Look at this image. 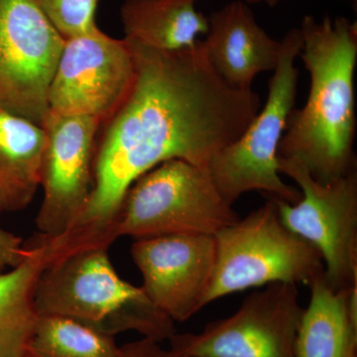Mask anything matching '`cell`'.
<instances>
[{
	"instance_id": "cell-1",
	"label": "cell",
	"mask_w": 357,
	"mask_h": 357,
	"mask_svg": "<svg viewBox=\"0 0 357 357\" xmlns=\"http://www.w3.org/2000/svg\"><path fill=\"white\" fill-rule=\"evenodd\" d=\"M129 43L135 79L126 100L102 123L88 203L60 236L73 248H109L116 239L114 225L122 203L137 178L169 160L208 167L261 109L255 91H238L223 81L202 40L177 52Z\"/></svg>"
},
{
	"instance_id": "cell-2",
	"label": "cell",
	"mask_w": 357,
	"mask_h": 357,
	"mask_svg": "<svg viewBox=\"0 0 357 357\" xmlns=\"http://www.w3.org/2000/svg\"><path fill=\"white\" fill-rule=\"evenodd\" d=\"M299 29L311 84L304 107L291 112L278 157L299 162L326 185L356 170L357 24L344 16L307 15Z\"/></svg>"
},
{
	"instance_id": "cell-3",
	"label": "cell",
	"mask_w": 357,
	"mask_h": 357,
	"mask_svg": "<svg viewBox=\"0 0 357 357\" xmlns=\"http://www.w3.org/2000/svg\"><path fill=\"white\" fill-rule=\"evenodd\" d=\"M107 250L77 249L45 268L34 292L37 316L65 317L112 337L132 331L160 344L170 340L172 319L119 276Z\"/></svg>"
},
{
	"instance_id": "cell-4",
	"label": "cell",
	"mask_w": 357,
	"mask_h": 357,
	"mask_svg": "<svg viewBox=\"0 0 357 357\" xmlns=\"http://www.w3.org/2000/svg\"><path fill=\"white\" fill-rule=\"evenodd\" d=\"M281 42L280 60L270 79L264 107L243 133L218 152L206 167L218 192L229 206L252 191L290 204L302 198L297 188L283 182L278 163L279 145L297 96L299 70L295 61L302 49L299 28L289 30Z\"/></svg>"
},
{
	"instance_id": "cell-5",
	"label": "cell",
	"mask_w": 357,
	"mask_h": 357,
	"mask_svg": "<svg viewBox=\"0 0 357 357\" xmlns=\"http://www.w3.org/2000/svg\"><path fill=\"white\" fill-rule=\"evenodd\" d=\"M217 260L204 307L248 289L305 284L325 271L318 250L281 222L274 199L215 236Z\"/></svg>"
},
{
	"instance_id": "cell-6",
	"label": "cell",
	"mask_w": 357,
	"mask_h": 357,
	"mask_svg": "<svg viewBox=\"0 0 357 357\" xmlns=\"http://www.w3.org/2000/svg\"><path fill=\"white\" fill-rule=\"evenodd\" d=\"M239 220L206 167L169 160L133 183L114 225L116 238L172 234L213 236Z\"/></svg>"
},
{
	"instance_id": "cell-7",
	"label": "cell",
	"mask_w": 357,
	"mask_h": 357,
	"mask_svg": "<svg viewBox=\"0 0 357 357\" xmlns=\"http://www.w3.org/2000/svg\"><path fill=\"white\" fill-rule=\"evenodd\" d=\"M278 163L280 173L292 178L302 192L295 204L274 199L282 223L319 251L333 288L357 287L356 170L323 185L295 160L278 157Z\"/></svg>"
},
{
	"instance_id": "cell-8",
	"label": "cell",
	"mask_w": 357,
	"mask_h": 357,
	"mask_svg": "<svg viewBox=\"0 0 357 357\" xmlns=\"http://www.w3.org/2000/svg\"><path fill=\"white\" fill-rule=\"evenodd\" d=\"M297 286L269 284L202 332L175 333L169 340V357H296L304 312Z\"/></svg>"
},
{
	"instance_id": "cell-9",
	"label": "cell",
	"mask_w": 357,
	"mask_h": 357,
	"mask_svg": "<svg viewBox=\"0 0 357 357\" xmlns=\"http://www.w3.org/2000/svg\"><path fill=\"white\" fill-rule=\"evenodd\" d=\"M65 41L36 0H0V109L41 126Z\"/></svg>"
},
{
	"instance_id": "cell-10",
	"label": "cell",
	"mask_w": 357,
	"mask_h": 357,
	"mask_svg": "<svg viewBox=\"0 0 357 357\" xmlns=\"http://www.w3.org/2000/svg\"><path fill=\"white\" fill-rule=\"evenodd\" d=\"M135 76V56L128 40L112 38L100 29L70 37L49 86V109L105 123L126 100Z\"/></svg>"
},
{
	"instance_id": "cell-11",
	"label": "cell",
	"mask_w": 357,
	"mask_h": 357,
	"mask_svg": "<svg viewBox=\"0 0 357 357\" xmlns=\"http://www.w3.org/2000/svg\"><path fill=\"white\" fill-rule=\"evenodd\" d=\"M100 126L98 119L84 115L50 109L44 115L41 126L47 142L40 180L44 198L35 220L44 238L67 231L88 203Z\"/></svg>"
},
{
	"instance_id": "cell-12",
	"label": "cell",
	"mask_w": 357,
	"mask_h": 357,
	"mask_svg": "<svg viewBox=\"0 0 357 357\" xmlns=\"http://www.w3.org/2000/svg\"><path fill=\"white\" fill-rule=\"evenodd\" d=\"M131 256L142 275L148 299L174 323L188 321L204 307L217 245L213 236L172 234L135 239Z\"/></svg>"
},
{
	"instance_id": "cell-13",
	"label": "cell",
	"mask_w": 357,
	"mask_h": 357,
	"mask_svg": "<svg viewBox=\"0 0 357 357\" xmlns=\"http://www.w3.org/2000/svg\"><path fill=\"white\" fill-rule=\"evenodd\" d=\"M203 44L215 72L231 88L251 91L258 75L278 66L282 42L258 24L243 0L225 4L208 17Z\"/></svg>"
},
{
	"instance_id": "cell-14",
	"label": "cell",
	"mask_w": 357,
	"mask_h": 357,
	"mask_svg": "<svg viewBox=\"0 0 357 357\" xmlns=\"http://www.w3.org/2000/svg\"><path fill=\"white\" fill-rule=\"evenodd\" d=\"M309 287L296 357H357V287L337 290L326 281L325 271Z\"/></svg>"
},
{
	"instance_id": "cell-15",
	"label": "cell",
	"mask_w": 357,
	"mask_h": 357,
	"mask_svg": "<svg viewBox=\"0 0 357 357\" xmlns=\"http://www.w3.org/2000/svg\"><path fill=\"white\" fill-rule=\"evenodd\" d=\"M46 142L40 124L0 109V213L31 204L40 187Z\"/></svg>"
},
{
	"instance_id": "cell-16",
	"label": "cell",
	"mask_w": 357,
	"mask_h": 357,
	"mask_svg": "<svg viewBox=\"0 0 357 357\" xmlns=\"http://www.w3.org/2000/svg\"><path fill=\"white\" fill-rule=\"evenodd\" d=\"M199 0H126L121 16L126 38L154 50L192 48L208 30Z\"/></svg>"
},
{
	"instance_id": "cell-17",
	"label": "cell",
	"mask_w": 357,
	"mask_h": 357,
	"mask_svg": "<svg viewBox=\"0 0 357 357\" xmlns=\"http://www.w3.org/2000/svg\"><path fill=\"white\" fill-rule=\"evenodd\" d=\"M51 262L43 243L28 248L22 262L0 273V357H24L38 318L34 292L40 275Z\"/></svg>"
},
{
	"instance_id": "cell-18",
	"label": "cell",
	"mask_w": 357,
	"mask_h": 357,
	"mask_svg": "<svg viewBox=\"0 0 357 357\" xmlns=\"http://www.w3.org/2000/svg\"><path fill=\"white\" fill-rule=\"evenodd\" d=\"M114 337L60 316H38L26 347L29 357H117Z\"/></svg>"
},
{
	"instance_id": "cell-19",
	"label": "cell",
	"mask_w": 357,
	"mask_h": 357,
	"mask_svg": "<svg viewBox=\"0 0 357 357\" xmlns=\"http://www.w3.org/2000/svg\"><path fill=\"white\" fill-rule=\"evenodd\" d=\"M40 8L65 39L98 29V0H36Z\"/></svg>"
},
{
	"instance_id": "cell-20",
	"label": "cell",
	"mask_w": 357,
	"mask_h": 357,
	"mask_svg": "<svg viewBox=\"0 0 357 357\" xmlns=\"http://www.w3.org/2000/svg\"><path fill=\"white\" fill-rule=\"evenodd\" d=\"M27 250L21 237L7 231L0 225V273L17 266L24 259Z\"/></svg>"
},
{
	"instance_id": "cell-21",
	"label": "cell",
	"mask_w": 357,
	"mask_h": 357,
	"mask_svg": "<svg viewBox=\"0 0 357 357\" xmlns=\"http://www.w3.org/2000/svg\"><path fill=\"white\" fill-rule=\"evenodd\" d=\"M117 357H169V354L159 342L142 337L119 347Z\"/></svg>"
},
{
	"instance_id": "cell-22",
	"label": "cell",
	"mask_w": 357,
	"mask_h": 357,
	"mask_svg": "<svg viewBox=\"0 0 357 357\" xmlns=\"http://www.w3.org/2000/svg\"><path fill=\"white\" fill-rule=\"evenodd\" d=\"M282 1H285V0H251L250 4L265 3L269 6H276L277 4L280 3Z\"/></svg>"
},
{
	"instance_id": "cell-23",
	"label": "cell",
	"mask_w": 357,
	"mask_h": 357,
	"mask_svg": "<svg viewBox=\"0 0 357 357\" xmlns=\"http://www.w3.org/2000/svg\"><path fill=\"white\" fill-rule=\"evenodd\" d=\"M243 1H245L246 3L250 4L251 0H243Z\"/></svg>"
},
{
	"instance_id": "cell-24",
	"label": "cell",
	"mask_w": 357,
	"mask_h": 357,
	"mask_svg": "<svg viewBox=\"0 0 357 357\" xmlns=\"http://www.w3.org/2000/svg\"><path fill=\"white\" fill-rule=\"evenodd\" d=\"M347 1L354 2V3H356L357 0H347Z\"/></svg>"
},
{
	"instance_id": "cell-25",
	"label": "cell",
	"mask_w": 357,
	"mask_h": 357,
	"mask_svg": "<svg viewBox=\"0 0 357 357\" xmlns=\"http://www.w3.org/2000/svg\"><path fill=\"white\" fill-rule=\"evenodd\" d=\"M24 357H29V356H25Z\"/></svg>"
}]
</instances>
